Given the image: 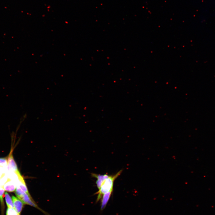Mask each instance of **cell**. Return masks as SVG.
Wrapping results in <instances>:
<instances>
[{"label": "cell", "mask_w": 215, "mask_h": 215, "mask_svg": "<svg viewBox=\"0 0 215 215\" xmlns=\"http://www.w3.org/2000/svg\"><path fill=\"white\" fill-rule=\"evenodd\" d=\"M7 160L4 158H0V166L4 167L7 166Z\"/></svg>", "instance_id": "7c38bea8"}, {"label": "cell", "mask_w": 215, "mask_h": 215, "mask_svg": "<svg viewBox=\"0 0 215 215\" xmlns=\"http://www.w3.org/2000/svg\"><path fill=\"white\" fill-rule=\"evenodd\" d=\"M21 200L24 204L29 205L36 208H38L37 205L32 200L30 194L24 192L17 197Z\"/></svg>", "instance_id": "7a4b0ae2"}, {"label": "cell", "mask_w": 215, "mask_h": 215, "mask_svg": "<svg viewBox=\"0 0 215 215\" xmlns=\"http://www.w3.org/2000/svg\"><path fill=\"white\" fill-rule=\"evenodd\" d=\"M7 162V169L8 171H13L15 172L19 171L12 153L10 154L8 157Z\"/></svg>", "instance_id": "3957f363"}, {"label": "cell", "mask_w": 215, "mask_h": 215, "mask_svg": "<svg viewBox=\"0 0 215 215\" xmlns=\"http://www.w3.org/2000/svg\"><path fill=\"white\" fill-rule=\"evenodd\" d=\"M8 176L6 174H4L0 178V187L3 188L5 183L8 180Z\"/></svg>", "instance_id": "30bf717a"}, {"label": "cell", "mask_w": 215, "mask_h": 215, "mask_svg": "<svg viewBox=\"0 0 215 215\" xmlns=\"http://www.w3.org/2000/svg\"><path fill=\"white\" fill-rule=\"evenodd\" d=\"M16 187V183L13 181L8 179L3 186L5 191L10 192L15 191Z\"/></svg>", "instance_id": "8992f818"}, {"label": "cell", "mask_w": 215, "mask_h": 215, "mask_svg": "<svg viewBox=\"0 0 215 215\" xmlns=\"http://www.w3.org/2000/svg\"><path fill=\"white\" fill-rule=\"evenodd\" d=\"M92 177L96 178L97 179L96 182V184L98 189H99L104 181L110 176L105 174L104 175L98 174L93 173L91 174Z\"/></svg>", "instance_id": "5b68a950"}, {"label": "cell", "mask_w": 215, "mask_h": 215, "mask_svg": "<svg viewBox=\"0 0 215 215\" xmlns=\"http://www.w3.org/2000/svg\"><path fill=\"white\" fill-rule=\"evenodd\" d=\"M1 167L0 168V178L2 176V174L3 173V172L4 171V169H2V168H1Z\"/></svg>", "instance_id": "4fadbf2b"}, {"label": "cell", "mask_w": 215, "mask_h": 215, "mask_svg": "<svg viewBox=\"0 0 215 215\" xmlns=\"http://www.w3.org/2000/svg\"><path fill=\"white\" fill-rule=\"evenodd\" d=\"M4 193V190L3 188L0 187V201L1 207L2 211V213L4 211V205L3 199V196Z\"/></svg>", "instance_id": "9c48e42d"}, {"label": "cell", "mask_w": 215, "mask_h": 215, "mask_svg": "<svg viewBox=\"0 0 215 215\" xmlns=\"http://www.w3.org/2000/svg\"><path fill=\"white\" fill-rule=\"evenodd\" d=\"M4 195L5 201L7 207L14 208L12 198L7 192L5 193Z\"/></svg>", "instance_id": "ba28073f"}, {"label": "cell", "mask_w": 215, "mask_h": 215, "mask_svg": "<svg viewBox=\"0 0 215 215\" xmlns=\"http://www.w3.org/2000/svg\"><path fill=\"white\" fill-rule=\"evenodd\" d=\"M6 215H19L14 208H8L7 210Z\"/></svg>", "instance_id": "8fae6325"}, {"label": "cell", "mask_w": 215, "mask_h": 215, "mask_svg": "<svg viewBox=\"0 0 215 215\" xmlns=\"http://www.w3.org/2000/svg\"><path fill=\"white\" fill-rule=\"evenodd\" d=\"M113 191H110L103 195L102 200L101 210H103L105 207L112 194Z\"/></svg>", "instance_id": "52a82bcc"}, {"label": "cell", "mask_w": 215, "mask_h": 215, "mask_svg": "<svg viewBox=\"0 0 215 215\" xmlns=\"http://www.w3.org/2000/svg\"><path fill=\"white\" fill-rule=\"evenodd\" d=\"M12 198L13 200L14 209L20 215L23 207L24 203L23 202L15 196H12Z\"/></svg>", "instance_id": "277c9868"}, {"label": "cell", "mask_w": 215, "mask_h": 215, "mask_svg": "<svg viewBox=\"0 0 215 215\" xmlns=\"http://www.w3.org/2000/svg\"><path fill=\"white\" fill-rule=\"evenodd\" d=\"M122 172L121 170L115 175L110 176L102 183L100 188L95 194H97L98 196L96 200L98 202L104 194L113 190V183L115 180L120 175Z\"/></svg>", "instance_id": "6da1fadb"}]
</instances>
